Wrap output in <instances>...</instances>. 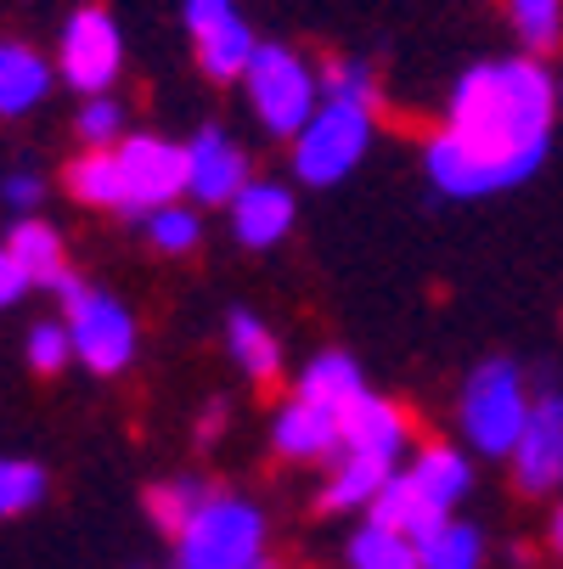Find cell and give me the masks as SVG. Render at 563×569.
I'll list each match as a JSON object with an SVG mask.
<instances>
[{
	"mask_svg": "<svg viewBox=\"0 0 563 569\" xmlns=\"http://www.w3.org/2000/svg\"><path fill=\"white\" fill-rule=\"evenodd\" d=\"M271 446L288 462H339L344 451V412L288 395L271 418Z\"/></svg>",
	"mask_w": 563,
	"mask_h": 569,
	"instance_id": "4fadbf2b",
	"label": "cell"
},
{
	"mask_svg": "<svg viewBox=\"0 0 563 569\" xmlns=\"http://www.w3.org/2000/svg\"><path fill=\"white\" fill-rule=\"evenodd\" d=\"M231 18H237V0H181V23H187L192 40L214 34V29L231 23Z\"/></svg>",
	"mask_w": 563,
	"mask_h": 569,
	"instance_id": "4dcf8cb0",
	"label": "cell"
},
{
	"mask_svg": "<svg viewBox=\"0 0 563 569\" xmlns=\"http://www.w3.org/2000/svg\"><path fill=\"white\" fill-rule=\"evenodd\" d=\"M344 558H350V569H423L418 541L400 536V530H389V525H378V519H366V525L350 536Z\"/></svg>",
	"mask_w": 563,
	"mask_h": 569,
	"instance_id": "7402d4cb",
	"label": "cell"
},
{
	"mask_svg": "<svg viewBox=\"0 0 563 569\" xmlns=\"http://www.w3.org/2000/svg\"><path fill=\"white\" fill-rule=\"evenodd\" d=\"M57 299H62V321L73 333L79 367H91L97 378H113L135 361V316L124 299H113L108 288H91L86 277H73Z\"/></svg>",
	"mask_w": 563,
	"mask_h": 569,
	"instance_id": "ba28073f",
	"label": "cell"
},
{
	"mask_svg": "<svg viewBox=\"0 0 563 569\" xmlns=\"http://www.w3.org/2000/svg\"><path fill=\"white\" fill-rule=\"evenodd\" d=\"M394 473H400L394 462H378V457H355V451H344V457L333 462L328 485H321V508H328V513L366 508V513H372V502L383 497V485H389Z\"/></svg>",
	"mask_w": 563,
	"mask_h": 569,
	"instance_id": "d6986e66",
	"label": "cell"
},
{
	"mask_svg": "<svg viewBox=\"0 0 563 569\" xmlns=\"http://www.w3.org/2000/svg\"><path fill=\"white\" fill-rule=\"evenodd\" d=\"M507 7V29L519 34L524 51L546 57L563 46V0H502Z\"/></svg>",
	"mask_w": 563,
	"mask_h": 569,
	"instance_id": "cb8c5ba5",
	"label": "cell"
},
{
	"mask_svg": "<svg viewBox=\"0 0 563 569\" xmlns=\"http://www.w3.org/2000/svg\"><path fill=\"white\" fill-rule=\"evenodd\" d=\"M468 491H473V457L451 440H434V446H418L406 462H400V473L383 485V497L372 502L366 519L423 541L429 530L456 519V502Z\"/></svg>",
	"mask_w": 563,
	"mask_h": 569,
	"instance_id": "3957f363",
	"label": "cell"
},
{
	"mask_svg": "<svg viewBox=\"0 0 563 569\" xmlns=\"http://www.w3.org/2000/svg\"><path fill=\"white\" fill-rule=\"evenodd\" d=\"M225 350L254 383H277L282 378V339L271 333V321H260L254 310H231L225 316Z\"/></svg>",
	"mask_w": 563,
	"mask_h": 569,
	"instance_id": "ffe728a7",
	"label": "cell"
},
{
	"mask_svg": "<svg viewBox=\"0 0 563 569\" xmlns=\"http://www.w3.org/2000/svg\"><path fill=\"white\" fill-rule=\"evenodd\" d=\"M0 203L12 209V220H29L46 203V181L34 170H7V181H0Z\"/></svg>",
	"mask_w": 563,
	"mask_h": 569,
	"instance_id": "f546056e",
	"label": "cell"
},
{
	"mask_svg": "<svg viewBox=\"0 0 563 569\" xmlns=\"http://www.w3.org/2000/svg\"><path fill=\"white\" fill-rule=\"evenodd\" d=\"M557 91H563V68H557Z\"/></svg>",
	"mask_w": 563,
	"mask_h": 569,
	"instance_id": "836d02e7",
	"label": "cell"
},
{
	"mask_svg": "<svg viewBox=\"0 0 563 569\" xmlns=\"http://www.w3.org/2000/svg\"><path fill=\"white\" fill-rule=\"evenodd\" d=\"M57 79H62L57 73V57H46L29 40H7V46H0V113H7V119L34 113L51 97Z\"/></svg>",
	"mask_w": 563,
	"mask_h": 569,
	"instance_id": "2e32d148",
	"label": "cell"
},
{
	"mask_svg": "<svg viewBox=\"0 0 563 569\" xmlns=\"http://www.w3.org/2000/svg\"><path fill=\"white\" fill-rule=\"evenodd\" d=\"M62 187L73 203L147 220L187 198V141L170 136H124L119 147H79L62 170Z\"/></svg>",
	"mask_w": 563,
	"mask_h": 569,
	"instance_id": "7a4b0ae2",
	"label": "cell"
},
{
	"mask_svg": "<svg viewBox=\"0 0 563 569\" xmlns=\"http://www.w3.org/2000/svg\"><path fill=\"white\" fill-rule=\"evenodd\" d=\"M513 485L524 497H546L563 485V389H535V412L524 440L507 457Z\"/></svg>",
	"mask_w": 563,
	"mask_h": 569,
	"instance_id": "7c38bea8",
	"label": "cell"
},
{
	"mask_svg": "<svg viewBox=\"0 0 563 569\" xmlns=\"http://www.w3.org/2000/svg\"><path fill=\"white\" fill-rule=\"evenodd\" d=\"M412 412L400 400H389V395H378V389H366L350 412H344V451H355V457H378V462H406L412 457ZM339 451V457H344Z\"/></svg>",
	"mask_w": 563,
	"mask_h": 569,
	"instance_id": "5bb4252c",
	"label": "cell"
},
{
	"mask_svg": "<svg viewBox=\"0 0 563 569\" xmlns=\"http://www.w3.org/2000/svg\"><path fill=\"white\" fill-rule=\"evenodd\" d=\"M220 429H225V406L214 400L209 412H203V440H220Z\"/></svg>",
	"mask_w": 563,
	"mask_h": 569,
	"instance_id": "1f68e13d",
	"label": "cell"
},
{
	"mask_svg": "<svg viewBox=\"0 0 563 569\" xmlns=\"http://www.w3.org/2000/svg\"><path fill=\"white\" fill-rule=\"evenodd\" d=\"M254 181L249 152L237 147L220 124H203L198 136H187V198L203 209H231L243 198V187Z\"/></svg>",
	"mask_w": 563,
	"mask_h": 569,
	"instance_id": "8fae6325",
	"label": "cell"
},
{
	"mask_svg": "<svg viewBox=\"0 0 563 569\" xmlns=\"http://www.w3.org/2000/svg\"><path fill=\"white\" fill-rule=\"evenodd\" d=\"M214 497V485L203 479V473H181V479H158L152 485V491H147V519L158 525V530H164L170 541L192 525V513L203 508Z\"/></svg>",
	"mask_w": 563,
	"mask_h": 569,
	"instance_id": "44dd1931",
	"label": "cell"
},
{
	"mask_svg": "<svg viewBox=\"0 0 563 569\" xmlns=\"http://www.w3.org/2000/svg\"><path fill=\"white\" fill-rule=\"evenodd\" d=\"M271 530H265V513L249 502V497H231V491H214L192 525L175 536V558L170 569H260L271 552H265Z\"/></svg>",
	"mask_w": 563,
	"mask_h": 569,
	"instance_id": "52a82bcc",
	"label": "cell"
},
{
	"mask_svg": "<svg viewBox=\"0 0 563 569\" xmlns=\"http://www.w3.org/2000/svg\"><path fill=\"white\" fill-rule=\"evenodd\" d=\"M321 91H328V97L378 102V73H372L366 57H328V62H321Z\"/></svg>",
	"mask_w": 563,
	"mask_h": 569,
	"instance_id": "f1b7e54d",
	"label": "cell"
},
{
	"mask_svg": "<svg viewBox=\"0 0 563 569\" xmlns=\"http://www.w3.org/2000/svg\"><path fill=\"white\" fill-rule=\"evenodd\" d=\"M557 113V73L535 51L468 62L445 91L440 124L423 136L429 187L456 203L524 187L546 164Z\"/></svg>",
	"mask_w": 563,
	"mask_h": 569,
	"instance_id": "6da1fadb",
	"label": "cell"
},
{
	"mask_svg": "<svg viewBox=\"0 0 563 569\" xmlns=\"http://www.w3.org/2000/svg\"><path fill=\"white\" fill-rule=\"evenodd\" d=\"M552 552L563 558V502H557V513H552Z\"/></svg>",
	"mask_w": 563,
	"mask_h": 569,
	"instance_id": "d6a6232c",
	"label": "cell"
},
{
	"mask_svg": "<svg viewBox=\"0 0 563 569\" xmlns=\"http://www.w3.org/2000/svg\"><path fill=\"white\" fill-rule=\"evenodd\" d=\"M293 395L299 400H315V406H333V412H350V406L366 395V372L344 356V350H321L304 361V372L293 378Z\"/></svg>",
	"mask_w": 563,
	"mask_h": 569,
	"instance_id": "ac0fdd59",
	"label": "cell"
},
{
	"mask_svg": "<svg viewBox=\"0 0 563 569\" xmlns=\"http://www.w3.org/2000/svg\"><path fill=\"white\" fill-rule=\"evenodd\" d=\"M141 226H147L152 254H170V260H181V254H198V242H203V220H198V209H187V203L158 209V214H147Z\"/></svg>",
	"mask_w": 563,
	"mask_h": 569,
	"instance_id": "d4e9b609",
	"label": "cell"
},
{
	"mask_svg": "<svg viewBox=\"0 0 563 569\" xmlns=\"http://www.w3.org/2000/svg\"><path fill=\"white\" fill-rule=\"evenodd\" d=\"M23 356H29V372L57 378V372L73 361V333H68V321H34L29 339H23Z\"/></svg>",
	"mask_w": 563,
	"mask_h": 569,
	"instance_id": "83f0119b",
	"label": "cell"
},
{
	"mask_svg": "<svg viewBox=\"0 0 563 569\" xmlns=\"http://www.w3.org/2000/svg\"><path fill=\"white\" fill-rule=\"evenodd\" d=\"M225 214H231V231H237V242H243V249H254V254H265V249H277V242L293 231V220H299V203H293V192H288L282 181H265V176H254V181L243 187V198H237Z\"/></svg>",
	"mask_w": 563,
	"mask_h": 569,
	"instance_id": "9a60e30c",
	"label": "cell"
},
{
	"mask_svg": "<svg viewBox=\"0 0 563 569\" xmlns=\"http://www.w3.org/2000/svg\"><path fill=\"white\" fill-rule=\"evenodd\" d=\"M243 97H249V113L260 119L265 136L293 141L315 119L321 97H328L321 91V62H310L288 40H265L254 68H249V79H243Z\"/></svg>",
	"mask_w": 563,
	"mask_h": 569,
	"instance_id": "8992f818",
	"label": "cell"
},
{
	"mask_svg": "<svg viewBox=\"0 0 563 569\" xmlns=\"http://www.w3.org/2000/svg\"><path fill=\"white\" fill-rule=\"evenodd\" d=\"M130 113H124V102L108 91V97H79V113H73V136H79V147H119L130 130Z\"/></svg>",
	"mask_w": 563,
	"mask_h": 569,
	"instance_id": "484cf974",
	"label": "cell"
},
{
	"mask_svg": "<svg viewBox=\"0 0 563 569\" xmlns=\"http://www.w3.org/2000/svg\"><path fill=\"white\" fill-rule=\"evenodd\" d=\"M372 141H378V102L321 97L315 119L288 141L293 147V176L304 187H339V181H350L366 164Z\"/></svg>",
	"mask_w": 563,
	"mask_h": 569,
	"instance_id": "5b68a950",
	"label": "cell"
},
{
	"mask_svg": "<svg viewBox=\"0 0 563 569\" xmlns=\"http://www.w3.org/2000/svg\"><path fill=\"white\" fill-rule=\"evenodd\" d=\"M73 282L68 249L57 226H46L40 214L12 220L0 237V305H23L29 293H62Z\"/></svg>",
	"mask_w": 563,
	"mask_h": 569,
	"instance_id": "30bf717a",
	"label": "cell"
},
{
	"mask_svg": "<svg viewBox=\"0 0 563 569\" xmlns=\"http://www.w3.org/2000/svg\"><path fill=\"white\" fill-rule=\"evenodd\" d=\"M40 502H46V468L29 462V457H7V462H0V513L23 519Z\"/></svg>",
	"mask_w": 563,
	"mask_h": 569,
	"instance_id": "4316f807",
	"label": "cell"
},
{
	"mask_svg": "<svg viewBox=\"0 0 563 569\" xmlns=\"http://www.w3.org/2000/svg\"><path fill=\"white\" fill-rule=\"evenodd\" d=\"M530 412H535V395H530V378H524L519 361L491 356V361H479V367L462 378L456 429H462L468 451L513 457V446H519L524 429H530Z\"/></svg>",
	"mask_w": 563,
	"mask_h": 569,
	"instance_id": "277c9868",
	"label": "cell"
},
{
	"mask_svg": "<svg viewBox=\"0 0 563 569\" xmlns=\"http://www.w3.org/2000/svg\"><path fill=\"white\" fill-rule=\"evenodd\" d=\"M423 569H485V530L468 519H445L440 530H429L418 541Z\"/></svg>",
	"mask_w": 563,
	"mask_h": 569,
	"instance_id": "603a6c76",
	"label": "cell"
},
{
	"mask_svg": "<svg viewBox=\"0 0 563 569\" xmlns=\"http://www.w3.org/2000/svg\"><path fill=\"white\" fill-rule=\"evenodd\" d=\"M260 46H265V40L249 29V18H243V12H237L231 23H220L214 34L192 40L198 68H203V79H214V86H243L249 68H254V57H260Z\"/></svg>",
	"mask_w": 563,
	"mask_h": 569,
	"instance_id": "e0dca14e",
	"label": "cell"
},
{
	"mask_svg": "<svg viewBox=\"0 0 563 569\" xmlns=\"http://www.w3.org/2000/svg\"><path fill=\"white\" fill-rule=\"evenodd\" d=\"M57 73L79 97H108L124 73V29L108 7L79 0L57 29Z\"/></svg>",
	"mask_w": 563,
	"mask_h": 569,
	"instance_id": "9c48e42d",
	"label": "cell"
}]
</instances>
